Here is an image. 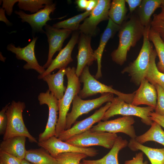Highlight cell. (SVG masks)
<instances>
[{"label": "cell", "instance_id": "6da1fadb", "mask_svg": "<svg viewBox=\"0 0 164 164\" xmlns=\"http://www.w3.org/2000/svg\"><path fill=\"white\" fill-rule=\"evenodd\" d=\"M145 28L137 14L131 15L128 20L124 22L118 31V46L111 54L114 62L120 66L125 63L128 52L143 36Z\"/></svg>", "mask_w": 164, "mask_h": 164}, {"label": "cell", "instance_id": "7a4b0ae2", "mask_svg": "<svg viewBox=\"0 0 164 164\" xmlns=\"http://www.w3.org/2000/svg\"><path fill=\"white\" fill-rule=\"evenodd\" d=\"M151 25L145 27L142 48L136 59L125 67L121 71L122 74L127 73L131 77V81L135 85H140L145 78L148 70L152 52V45L149 39V32Z\"/></svg>", "mask_w": 164, "mask_h": 164}, {"label": "cell", "instance_id": "3957f363", "mask_svg": "<svg viewBox=\"0 0 164 164\" xmlns=\"http://www.w3.org/2000/svg\"><path fill=\"white\" fill-rule=\"evenodd\" d=\"M76 69L74 67L66 68L67 80V86L63 97L58 100L59 117L57 123L56 137L66 130L67 115L71 103L75 95L78 94L80 89V82L76 74Z\"/></svg>", "mask_w": 164, "mask_h": 164}, {"label": "cell", "instance_id": "277c9868", "mask_svg": "<svg viewBox=\"0 0 164 164\" xmlns=\"http://www.w3.org/2000/svg\"><path fill=\"white\" fill-rule=\"evenodd\" d=\"M26 108L24 102L13 101L6 111L7 123L3 140L15 136H22L28 138L29 142L37 143L38 141L29 133L24 122L22 113Z\"/></svg>", "mask_w": 164, "mask_h": 164}, {"label": "cell", "instance_id": "5b68a950", "mask_svg": "<svg viewBox=\"0 0 164 164\" xmlns=\"http://www.w3.org/2000/svg\"><path fill=\"white\" fill-rule=\"evenodd\" d=\"M80 82L83 84V87L78 95L81 99H84L101 93H110L116 95L126 102L131 104L135 94V92L125 94L115 90L111 87L102 84L92 76L89 70V67L86 66L79 77Z\"/></svg>", "mask_w": 164, "mask_h": 164}, {"label": "cell", "instance_id": "8992f818", "mask_svg": "<svg viewBox=\"0 0 164 164\" xmlns=\"http://www.w3.org/2000/svg\"><path fill=\"white\" fill-rule=\"evenodd\" d=\"M154 110V108L150 106L140 107L127 103L117 96L114 97L111 101V105L105 112L102 120L107 121L117 115L134 116L140 118L142 121L145 124L151 125L153 121L150 118L149 114Z\"/></svg>", "mask_w": 164, "mask_h": 164}, {"label": "cell", "instance_id": "52a82bcc", "mask_svg": "<svg viewBox=\"0 0 164 164\" xmlns=\"http://www.w3.org/2000/svg\"><path fill=\"white\" fill-rule=\"evenodd\" d=\"M118 137L116 133L90 129L71 137L66 142L78 147L88 148L100 146L108 149H111Z\"/></svg>", "mask_w": 164, "mask_h": 164}, {"label": "cell", "instance_id": "ba28073f", "mask_svg": "<svg viewBox=\"0 0 164 164\" xmlns=\"http://www.w3.org/2000/svg\"><path fill=\"white\" fill-rule=\"evenodd\" d=\"M114 97V94L110 93L103 94L98 98L86 100H83L78 94L75 95L72 102L71 111L67 115L66 130L70 128L79 117L87 114L106 102H111Z\"/></svg>", "mask_w": 164, "mask_h": 164}, {"label": "cell", "instance_id": "9c48e42d", "mask_svg": "<svg viewBox=\"0 0 164 164\" xmlns=\"http://www.w3.org/2000/svg\"><path fill=\"white\" fill-rule=\"evenodd\" d=\"M38 99L40 105L46 104L49 108L48 118L45 129L39 135L38 142H42L56 136L59 108L58 100L49 90L45 92L40 93L38 96Z\"/></svg>", "mask_w": 164, "mask_h": 164}, {"label": "cell", "instance_id": "30bf717a", "mask_svg": "<svg viewBox=\"0 0 164 164\" xmlns=\"http://www.w3.org/2000/svg\"><path fill=\"white\" fill-rule=\"evenodd\" d=\"M111 2L110 0H99L96 7L80 25L79 29L80 32L91 37L96 36L98 31L97 25L109 19L108 13Z\"/></svg>", "mask_w": 164, "mask_h": 164}, {"label": "cell", "instance_id": "8fae6325", "mask_svg": "<svg viewBox=\"0 0 164 164\" xmlns=\"http://www.w3.org/2000/svg\"><path fill=\"white\" fill-rule=\"evenodd\" d=\"M37 145L46 150L54 158L60 153L68 152L83 153L90 157L94 156L98 154V150L93 148L75 146L62 141L55 136H52L46 141L38 142Z\"/></svg>", "mask_w": 164, "mask_h": 164}, {"label": "cell", "instance_id": "7c38bea8", "mask_svg": "<svg viewBox=\"0 0 164 164\" xmlns=\"http://www.w3.org/2000/svg\"><path fill=\"white\" fill-rule=\"evenodd\" d=\"M135 122L132 116H123L112 120L101 121L90 130L116 134L121 132L128 135L131 138H135L137 136L133 125Z\"/></svg>", "mask_w": 164, "mask_h": 164}, {"label": "cell", "instance_id": "4fadbf2b", "mask_svg": "<svg viewBox=\"0 0 164 164\" xmlns=\"http://www.w3.org/2000/svg\"><path fill=\"white\" fill-rule=\"evenodd\" d=\"M111 104V102H108L104 106L101 107L89 117L82 120L76 121L70 128L61 133L58 138L61 140L65 142L74 135L90 129L93 125L101 121Z\"/></svg>", "mask_w": 164, "mask_h": 164}, {"label": "cell", "instance_id": "5bb4252c", "mask_svg": "<svg viewBox=\"0 0 164 164\" xmlns=\"http://www.w3.org/2000/svg\"><path fill=\"white\" fill-rule=\"evenodd\" d=\"M37 39V37H33L32 41L23 48L19 46L15 47L14 44L10 43L7 45V49L8 50L15 53L18 60H24L26 62L23 67L25 69H33L41 74L43 73L46 70L43 66L39 64L35 56L34 49Z\"/></svg>", "mask_w": 164, "mask_h": 164}, {"label": "cell", "instance_id": "9a60e30c", "mask_svg": "<svg viewBox=\"0 0 164 164\" xmlns=\"http://www.w3.org/2000/svg\"><path fill=\"white\" fill-rule=\"evenodd\" d=\"M56 5L53 3L46 5L43 8L31 14H27L22 10L15 11V13L19 16V18L21 19L22 22L28 23L32 30L45 33L43 28L46 24L48 21L53 19L51 18L50 16L56 9Z\"/></svg>", "mask_w": 164, "mask_h": 164}, {"label": "cell", "instance_id": "2e32d148", "mask_svg": "<svg viewBox=\"0 0 164 164\" xmlns=\"http://www.w3.org/2000/svg\"><path fill=\"white\" fill-rule=\"evenodd\" d=\"M44 28L49 44L47 60L43 66L45 69L50 65L54 54L62 49L64 42L72 31L67 29H57L47 24L45 26Z\"/></svg>", "mask_w": 164, "mask_h": 164}, {"label": "cell", "instance_id": "e0dca14e", "mask_svg": "<svg viewBox=\"0 0 164 164\" xmlns=\"http://www.w3.org/2000/svg\"><path fill=\"white\" fill-rule=\"evenodd\" d=\"M79 35V33L77 32L73 33L66 46L60 51L58 55L53 60L50 65L44 72L38 76L39 79H42L44 76L51 74L53 71L56 69L66 68L67 65L73 61L71 53L74 46L78 42Z\"/></svg>", "mask_w": 164, "mask_h": 164}, {"label": "cell", "instance_id": "ac0fdd59", "mask_svg": "<svg viewBox=\"0 0 164 164\" xmlns=\"http://www.w3.org/2000/svg\"><path fill=\"white\" fill-rule=\"evenodd\" d=\"M91 36L81 33L78 41V53L76 74L79 77L86 66L92 65L96 60L94 51L91 46Z\"/></svg>", "mask_w": 164, "mask_h": 164}, {"label": "cell", "instance_id": "d6986e66", "mask_svg": "<svg viewBox=\"0 0 164 164\" xmlns=\"http://www.w3.org/2000/svg\"><path fill=\"white\" fill-rule=\"evenodd\" d=\"M157 100V93L155 86L144 78L142 81L138 88L135 91L131 104L136 106L146 105L155 110Z\"/></svg>", "mask_w": 164, "mask_h": 164}, {"label": "cell", "instance_id": "ffe728a7", "mask_svg": "<svg viewBox=\"0 0 164 164\" xmlns=\"http://www.w3.org/2000/svg\"><path fill=\"white\" fill-rule=\"evenodd\" d=\"M121 25L114 23L110 18L108 20L107 26L102 33L97 48L94 51V56L97 63V70L95 77L98 79L102 77L101 60L105 46L110 39L113 37L118 31Z\"/></svg>", "mask_w": 164, "mask_h": 164}, {"label": "cell", "instance_id": "44dd1931", "mask_svg": "<svg viewBox=\"0 0 164 164\" xmlns=\"http://www.w3.org/2000/svg\"><path fill=\"white\" fill-rule=\"evenodd\" d=\"M26 138L19 136L3 140L0 144V151L22 160L24 159L27 151L25 148Z\"/></svg>", "mask_w": 164, "mask_h": 164}, {"label": "cell", "instance_id": "7402d4cb", "mask_svg": "<svg viewBox=\"0 0 164 164\" xmlns=\"http://www.w3.org/2000/svg\"><path fill=\"white\" fill-rule=\"evenodd\" d=\"M66 74V68H63L56 73L48 74L42 79L47 83L49 91L58 100L63 97L67 89L63 84V77Z\"/></svg>", "mask_w": 164, "mask_h": 164}, {"label": "cell", "instance_id": "603a6c76", "mask_svg": "<svg viewBox=\"0 0 164 164\" xmlns=\"http://www.w3.org/2000/svg\"><path fill=\"white\" fill-rule=\"evenodd\" d=\"M128 142L121 136H118L108 153L102 158L97 160L83 159L84 164H119L118 155L119 152L126 147Z\"/></svg>", "mask_w": 164, "mask_h": 164}, {"label": "cell", "instance_id": "cb8c5ba5", "mask_svg": "<svg viewBox=\"0 0 164 164\" xmlns=\"http://www.w3.org/2000/svg\"><path fill=\"white\" fill-rule=\"evenodd\" d=\"M128 146L133 151H141L147 157L151 164H164V148H154L143 145L135 138H131Z\"/></svg>", "mask_w": 164, "mask_h": 164}, {"label": "cell", "instance_id": "d4e9b609", "mask_svg": "<svg viewBox=\"0 0 164 164\" xmlns=\"http://www.w3.org/2000/svg\"><path fill=\"white\" fill-rule=\"evenodd\" d=\"M162 0H142L137 14L141 24L145 27L151 25V17L160 7Z\"/></svg>", "mask_w": 164, "mask_h": 164}, {"label": "cell", "instance_id": "484cf974", "mask_svg": "<svg viewBox=\"0 0 164 164\" xmlns=\"http://www.w3.org/2000/svg\"><path fill=\"white\" fill-rule=\"evenodd\" d=\"M24 159L33 164H58L56 159L42 147L27 150Z\"/></svg>", "mask_w": 164, "mask_h": 164}, {"label": "cell", "instance_id": "4316f807", "mask_svg": "<svg viewBox=\"0 0 164 164\" xmlns=\"http://www.w3.org/2000/svg\"><path fill=\"white\" fill-rule=\"evenodd\" d=\"M149 129L143 134L137 136L135 140L143 144L148 141H154L164 146V131L157 123L153 121Z\"/></svg>", "mask_w": 164, "mask_h": 164}, {"label": "cell", "instance_id": "83f0119b", "mask_svg": "<svg viewBox=\"0 0 164 164\" xmlns=\"http://www.w3.org/2000/svg\"><path fill=\"white\" fill-rule=\"evenodd\" d=\"M157 54L155 49L152 50L149 66L145 76L146 79L151 84L155 85L158 84L164 87V73L158 69L155 63Z\"/></svg>", "mask_w": 164, "mask_h": 164}, {"label": "cell", "instance_id": "f1b7e54d", "mask_svg": "<svg viewBox=\"0 0 164 164\" xmlns=\"http://www.w3.org/2000/svg\"><path fill=\"white\" fill-rule=\"evenodd\" d=\"M125 0H113L111 2L108 15L114 23L121 25L125 20L127 9Z\"/></svg>", "mask_w": 164, "mask_h": 164}, {"label": "cell", "instance_id": "f546056e", "mask_svg": "<svg viewBox=\"0 0 164 164\" xmlns=\"http://www.w3.org/2000/svg\"><path fill=\"white\" fill-rule=\"evenodd\" d=\"M149 39L155 47L159 61L156 66L158 70L164 73V42L159 34L150 28L149 32Z\"/></svg>", "mask_w": 164, "mask_h": 164}, {"label": "cell", "instance_id": "4dcf8cb0", "mask_svg": "<svg viewBox=\"0 0 164 164\" xmlns=\"http://www.w3.org/2000/svg\"><path fill=\"white\" fill-rule=\"evenodd\" d=\"M91 11H85L71 18L56 23L52 26L57 29L62 28L72 31L79 30L80 22L88 17Z\"/></svg>", "mask_w": 164, "mask_h": 164}, {"label": "cell", "instance_id": "1f68e13d", "mask_svg": "<svg viewBox=\"0 0 164 164\" xmlns=\"http://www.w3.org/2000/svg\"><path fill=\"white\" fill-rule=\"evenodd\" d=\"M52 3L51 0H19L17 5L21 10L34 13L44 8L46 5Z\"/></svg>", "mask_w": 164, "mask_h": 164}, {"label": "cell", "instance_id": "d6a6232c", "mask_svg": "<svg viewBox=\"0 0 164 164\" xmlns=\"http://www.w3.org/2000/svg\"><path fill=\"white\" fill-rule=\"evenodd\" d=\"M87 156L83 153L68 152L60 153L55 158L58 164H79L81 160Z\"/></svg>", "mask_w": 164, "mask_h": 164}, {"label": "cell", "instance_id": "836d02e7", "mask_svg": "<svg viewBox=\"0 0 164 164\" xmlns=\"http://www.w3.org/2000/svg\"><path fill=\"white\" fill-rule=\"evenodd\" d=\"M157 93V104L155 112L160 115H164V89L160 85H154Z\"/></svg>", "mask_w": 164, "mask_h": 164}, {"label": "cell", "instance_id": "e575fe53", "mask_svg": "<svg viewBox=\"0 0 164 164\" xmlns=\"http://www.w3.org/2000/svg\"><path fill=\"white\" fill-rule=\"evenodd\" d=\"M153 18L151 23V28L157 32L164 42V21L153 15Z\"/></svg>", "mask_w": 164, "mask_h": 164}, {"label": "cell", "instance_id": "d590c367", "mask_svg": "<svg viewBox=\"0 0 164 164\" xmlns=\"http://www.w3.org/2000/svg\"><path fill=\"white\" fill-rule=\"evenodd\" d=\"M22 160L0 151V162L2 164H21Z\"/></svg>", "mask_w": 164, "mask_h": 164}, {"label": "cell", "instance_id": "8d00e7d4", "mask_svg": "<svg viewBox=\"0 0 164 164\" xmlns=\"http://www.w3.org/2000/svg\"><path fill=\"white\" fill-rule=\"evenodd\" d=\"M10 103L4 106L0 111V134L4 135L5 132L7 123L6 111Z\"/></svg>", "mask_w": 164, "mask_h": 164}, {"label": "cell", "instance_id": "74e56055", "mask_svg": "<svg viewBox=\"0 0 164 164\" xmlns=\"http://www.w3.org/2000/svg\"><path fill=\"white\" fill-rule=\"evenodd\" d=\"M2 1V8L5 10L7 15H11L13 11V7L14 4L17 2H18L19 0H4Z\"/></svg>", "mask_w": 164, "mask_h": 164}, {"label": "cell", "instance_id": "f35d334b", "mask_svg": "<svg viewBox=\"0 0 164 164\" xmlns=\"http://www.w3.org/2000/svg\"><path fill=\"white\" fill-rule=\"evenodd\" d=\"M147 161L143 162V153L139 152L136 154L135 157L129 160H126L124 164H148Z\"/></svg>", "mask_w": 164, "mask_h": 164}, {"label": "cell", "instance_id": "ab89813d", "mask_svg": "<svg viewBox=\"0 0 164 164\" xmlns=\"http://www.w3.org/2000/svg\"><path fill=\"white\" fill-rule=\"evenodd\" d=\"M149 115L152 121L156 122L164 128V115L159 114L153 111L150 113Z\"/></svg>", "mask_w": 164, "mask_h": 164}, {"label": "cell", "instance_id": "60d3db41", "mask_svg": "<svg viewBox=\"0 0 164 164\" xmlns=\"http://www.w3.org/2000/svg\"><path fill=\"white\" fill-rule=\"evenodd\" d=\"M128 5L130 13H132L141 5L142 0H125Z\"/></svg>", "mask_w": 164, "mask_h": 164}, {"label": "cell", "instance_id": "b9f144b4", "mask_svg": "<svg viewBox=\"0 0 164 164\" xmlns=\"http://www.w3.org/2000/svg\"><path fill=\"white\" fill-rule=\"evenodd\" d=\"M99 0H88L86 11H91L97 5Z\"/></svg>", "mask_w": 164, "mask_h": 164}, {"label": "cell", "instance_id": "7bdbcfd3", "mask_svg": "<svg viewBox=\"0 0 164 164\" xmlns=\"http://www.w3.org/2000/svg\"><path fill=\"white\" fill-rule=\"evenodd\" d=\"M5 10L2 8L0 9V20L4 22L7 25H11V23L7 19L5 14Z\"/></svg>", "mask_w": 164, "mask_h": 164}, {"label": "cell", "instance_id": "ee69618b", "mask_svg": "<svg viewBox=\"0 0 164 164\" xmlns=\"http://www.w3.org/2000/svg\"><path fill=\"white\" fill-rule=\"evenodd\" d=\"M78 8L80 10H86L88 0H77L76 1Z\"/></svg>", "mask_w": 164, "mask_h": 164}, {"label": "cell", "instance_id": "f6af8a7d", "mask_svg": "<svg viewBox=\"0 0 164 164\" xmlns=\"http://www.w3.org/2000/svg\"><path fill=\"white\" fill-rule=\"evenodd\" d=\"M155 15L157 18L164 21V12H161L158 14Z\"/></svg>", "mask_w": 164, "mask_h": 164}, {"label": "cell", "instance_id": "bcb514c9", "mask_svg": "<svg viewBox=\"0 0 164 164\" xmlns=\"http://www.w3.org/2000/svg\"><path fill=\"white\" fill-rule=\"evenodd\" d=\"M21 164H33L25 159L22 160Z\"/></svg>", "mask_w": 164, "mask_h": 164}, {"label": "cell", "instance_id": "7dc6e473", "mask_svg": "<svg viewBox=\"0 0 164 164\" xmlns=\"http://www.w3.org/2000/svg\"><path fill=\"white\" fill-rule=\"evenodd\" d=\"M160 7L162 9L161 12H164V0H162Z\"/></svg>", "mask_w": 164, "mask_h": 164}, {"label": "cell", "instance_id": "c3c4849f", "mask_svg": "<svg viewBox=\"0 0 164 164\" xmlns=\"http://www.w3.org/2000/svg\"><path fill=\"white\" fill-rule=\"evenodd\" d=\"M79 164H84L82 162H80Z\"/></svg>", "mask_w": 164, "mask_h": 164}, {"label": "cell", "instance_id": "681fc988", "mask_svg": "<svg viewBox=\"0 0 164 164\" xmlns=\"http://www.w3.org/2000/svg\"><path fill=\"white\" fill-rule=\"evenodd\" d=\"M0 164H2V163H1V162H0Z\"/></svg>", "mask_w": 164, "mask_h": 164}, {"label": "cell", "instance_id": "f907efd6", "mask_svg": "<svg viewBox=\"0 0 164 164\" xmlns=\"http://www.w3.org/2000/svg\"><path fill=\"white\" fill-rule=\"evenodd\" d=\"M164 89V87H162Z\"/></svg>", "mask_w": 164, "mask_h": 164}]
</instances>
